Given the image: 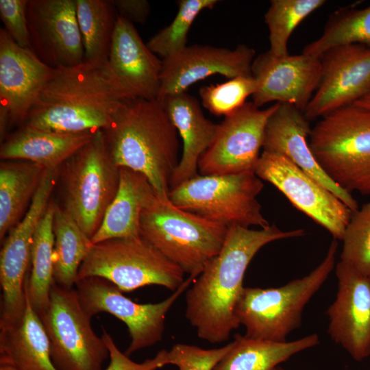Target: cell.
<instances>
[{
	"label": "cell",
	"mask_w": 370,
	"mask_h": 370,
	"mask_svg": "<svg viewBox=\"0 0 370 370\" xmlns=\"http://www.w3.org/2000/svg\"><path fill=\"white\" fill-rule=\"evenodd\" d=\"M304 234L302 229L283 231L275 225L260 230L228 227L220 252L206 264L186 293L185 317L197 336L211 343L227 341L240 325L235 310L254 256L271 242Z\"/></svg>",
	"instance_id": "cell-1"
},
{
	"label": "cell",
	"mask_w": 370,
	"mask_h": 370,
	"mask_svg": "<svg viewBox=\"0 0 370 370\" xmlns=\"http://www.w3.org/2000/svg\"><path fill=\"white\" fill-rule=\"evenodd\" d=\"M133 98L108 61H84L55 69L23 125L66 133L103 130Z\"/></svg>",
	"instance_id": "cell-2"
},
{
	"label": "cell",
	"mask_w": 370,
	"mask_h": 370,
	"mask_svg": "<svg viewBox=\"0 0 370 370\" xmlns=\"http://www.w3.org/2000/svg\"><path fill=\"white\" fill-rule=\"evenodd\" d=\"M103 132L115 165L144 175L158 199L169 201L180 144L162 102L138 97L125 101Z\"/></svg>",
	"instance_id": "cell-3"
},
{
	"label": "cell",
	"mask_w": 370,
	"mask_h": 370,
	"mask_svg": "<svg viewBox=\"0 0 370 370\" xmlns=\"http://www.w3.org/2000/svg\"><path fill=\"white\" fill-rule=\"evenodd\" d=\"M309 146L325 174L352 194L370 195V110L349 105L323 116Z\"/></svg>",
	"instance_id": "cell-4"
},
{
	"label": "cell",
	"mask_w": 370,
	"mask_h": 370,
	"mask_svg": "<svg viewBox=\"0 0 370 370\" xmlns=\"http://www.w3.org/2000/svg\"><path fill=\"white\" fill-rule=\"evenodd\" d=\"M338 247L333 239L326 256L308 275L278 288L244 287L236 315L249 338L287 341L288 335L301 325L305 306L319 291L334 269Z\"/></svg>",
	"instance_id": "cell-5"
},
{
	"label": "cell",
	"mask_w": 370,
	"mask_h": 370,
	"mask_svg": "<svg viewBox=\"0 0 370 370\" xmlns=\"http://www.w3.org/2000/svg\"><path fill=\"white\" fill-rule=\"evenodd\" d=\"M227 228L159 199L140 219V236L189 275L220 252Z\"/></svg>",
	"instance_id": "cell-6"
},
{
	"label": "cell",
	"mask_w": 370,
	"mask_h": 370,
	"mask_svg": "<svg viewBox=\"0 0 370 370\" xmlns=\"http://www.w3.org/2000/svg\"><path fill=\"white\" fill-rule=\"evenodd\" d=\"M62 208L91 239L117 192L120 171L107 149L103 130L60 166Z\"/></svg>",
	"instance_id": "cell-7"
},
{
	"label": "cell",
	"mask_w": 370,
	"mask_h": 370,
	"mask_svg": "<svg viewBox=\"0 0 370 370\" xmlns=\"http://www.w3.org/2000/svg\"><path fill=\"white\" fill-rule=\"evenodd\" d=\"M184 272L140 236L116 238L94 244L82 262L77 280L104 278L122 292L147 285L175 291L184 282Z\"/></svg>",
	"instance_id": "cell-8"
},
{
	"label": "cell",
	"mask_w": 370,
	"mask_h": 370,
	"mask_svg": "<svg viewBox=\"0 0 370 370\" xmlns=\"http://www.w3.org/2000/svg\"><path fill=\"white\" fill-rule=\"evenodd\" d=\"M263 187L254 173L198 175L171 189L169 199L182 210L227 227L264 228L270 225L256 199Z\"/></svg>",
	"instance_id": "cell-9"
},
{
	"label": "cell",
	"mask_w": 370,
	"mask_h": 370,
	"mask_svg": "<svg viewBox=\"0 0 370 370\" xmlns=\"http://www.w3.org/2000/svg\"><path fill=\"white\" fill-rule=\"evenodd\" d=\"M38 316L57 370H102L109 351L93 331L92 317L82 307L75 289L54 282L48 306Z\"/></svg>",
	"instance_id": "cell-10"
},
{
	"label": "cell",
	"mask_w": 370,
	"mask_h": 370,
	"mask_svg": "<svg viewBox=\"0 0 370 370\" xmlns=\"http://www.w3.org/2000/svg\"><path fill=\"white\" fill-rule=\"evenodd\" d=\"M197 277L189 275L171 295L156 304L136 303L113 283L99 277L78 280L75 286L82 307L90 317L107 312L127 325L131 342L125 354L130 356L162 341L166 314Z\"/></svg>",
	"instance_id": "cell-11"
},
{
	"label": "cell",
	"mask_w": 370,
	"mask_h": 370,
	"mask_svg": "<svg viewBox=\"0 0 370 370\" xmlns=\"http://www.w3.org/2000/svg\"><path fill=\"white\" fill-rule=\"evenodd\" d=\"M57 180L56 172L44 173L25 214L9 232L1 249L0 329L16 323L23 315L26 305L25 284L31 261L33 236L51 201Z\"/></svg>",
	"instance_id": "cell-12"
},
{
	"label": "cell",
	"mask_w": 370,
	"mask_h": 370,
	"mask_svg": "<svg viewBox=\"0 0 370 370\" xmlns=\"http://www.w3.org/2000/svg\"><path fill=\"white\" fill-rule=\"evenodd\" d=\"M261 110L246 102L218 124L214 139L199 158L201 175L254 173L262 147L267 121L278 107Z\"/></svg>",
	"instance_id": "cell-13"
},
{
	"label": "cell",
	"mask_w": 370,
	"mask_h": 370,
	"mask_svg": "<svg viewBox=\"0 0 370 370\" xmlns=\"http://www.w3.org/2000/svg\"><path fill=\"white\" fill-rule=\"evenodd\" d=\"M254 173L275 186L297 209L342 241L352 211L330 190L284 156L263 151Z\"/></svg>",
	"instance_id": "cell-14"
},
{
	"label": "cell",
	"mask_w": 370,
	"mask_h": 370,
	"mask_svg": "<svg viewBox=\"0 0 370 370\" xmlns=\"http://www.w3.org/2000/svg\"><path fill=\"white\" fill-rule=\"evenodd\" d=\"M26 16L31 49L56 69L84 60L75 0H27Z\"/></svg>",
	"instance_id": "cell-15"
},
{
	"label": "cell",
	"mask_w": 370,
	"mask_h": 370,
	"mask_svg": "<svg viewBox=\"0 0 370 370\" xmlns=\"http://www.w3.org/2000/svg\"><path fill=\"white\" fill-rule=\"evenodd\" d=\"M319 58L320 83L304 112L308 121L352 105L370 90V47L338 46Z\"/></svg>",
	"instance_id": "cell-16"
},
{
	"label": "cell",
	"mask_w": 370,
	"mask_h": 370,
	"mask_svg": "<svg viewBox=\"0 0 370 370\" xmlns=\"http://www.w3.org/2000/svg\"><path fill=\"white\" fill-rule=\"evenodd\" d=\"M338 291L326 314L328 334L356 361L370 356V275L340 261Z\"/></svg>",
	"instance_id": "cell-17"
},
{
	"label": "cell",
	"mask_w": 370,
	"mask_h": 370,
	"mask_svg": "<svg viewBox=\"0 0 370 370\" xmlns=\"http://www.w3.org/2000/svg\"><path fill=\"white\" fill-rule=\"evenodd\" d=\"M251 75L258 84L252 95L256 106L277 101L304 112L319 85L321 64L319 58L303 53L278 57L267 51L254 58Z\"/></svg>",
	"instance_id": "cell-18"
},
{
	"label": "cell",
	"mask_w": 370,
	"mask_h": 370,
	"mask_svg": "<svg viewBox=\"0 0 370 370\" xmlns=\"http://www.w3.org/2000/svg\"><path fill=\"white\" fill-rule=\"evenodd\" d=\"M255 58V50L245 45L234 49L202 45L186 46L162 60L157 100L186 92L188 87L210 75H221L228 79L252 75Z\"/></svg>",
	"instance_id": "cell-19"
},
{
	"label": "cell",
	"mask_w": 370,
	"mask_h": 370,
	"mask_svg": "<svg viewBox=\"0 0 370 370\" xmlns=\"http://www.w3.org/2000/svg\"><path fill=\"white\" fill-rule=\"evenodd\" d=\"M54 71L0 29V106L8 112L10 125L25 123Z\"/></svg>",
	"instance_id": "cell-20"
},
{
	"label": "cell",
	"mask_w": 370,
	"mask_h": 370,
	"mask_svg": "<svg viewBox=\"0 0 370 370\" xmlns=\"http://www.w3.org/2000/svg\"><path fill=\"white\" fill-rule=\"evenodd\" d=\"M304 113L288 103H279L264 131L263 151L280 154L306 172L341 199L352 212L358 209L352 194L335 184L323 171L310 148L311 128Z\"/></svg>",
	"instance_id": "cell-21"
},
{
	"label": "cell",
	"mask_w": 370,
	"mask_h": 370,
	"mask_svg": "<svg viewBox=\"0 0 370 370\" xmlns=\"http://www.w3.org/2000/svg\"><path fill=\"white\" fill-rule=\"evenodd\" d=\"M108 62L136 97L157 100L162 60L144 43L134 24L119 16Z\"/></svg>",
	"instance_id": "cell-22"
},
{
	"label": "cell",
	"mask_w": 370,
	"mask_h": 370,
	"mask_svg": "<svg viewBox=\"0 0 370 370\" xmlns=\"http://www.w3.org/2000/svg\"><path fill=\"white\" fill-rule=\"evenodd\" d=\"M183 143L182 156L170 184V190L198 175L201 155L213 142L218 124L206 119L198 100L183 92L166 97L162 101Z\"/></svg>",
	"instance_id": "cell-23"
},
{
	"label": "cell",
	"mask_w": 370,
	"mask_h": 370,
	"mask_svg": "<svg viewBox=\"0 0 370 370\" xmlns=\"http://www.w3.org/2000/svg\"><path fill=\"white\" fill-rule=\"evenodd\" d=\"M119 171L117 192L90 239L93 245L111 238L140 236L141 214L158 199L144 175L125 167Z\"/></svg>",
	"instance_id": "cell-24"
},
{
	"label": "cell",
	"mask_w": 370,
	"mask_h": 370,
	"mask_svg": "<svg viewBox=\"0 0 370 370\" xmlns=\"http://www.w3.org/2000/svg\"><path fill=\"white\" fill-rule=\"evenodd\" d=\"M95 133L59 132L22 125L1 144L0 158L3 160L30 161L45 169H57L88 143Z\"/></svg>",
	"instance_id": "cell-25"
},
{
	"label": "cell",
	"mask_w": 370,
	"mask_h": 370,
	"mask_svg": "<svg viewBox=\"0 0 370 370\" xmlns=\"http://www.w3.org/2000/svg\"><path fill=\"white\" fill-rule=\"evenodd\" d=\"M26 305L22 318L0 330V365L18 370H57L51 358L49 341L32 308L25 284Z\"/></svg>",
	"instance_id": "cell-26"
},
{
	"label": "cell",
	"mask_w": 370,
	"mask_h": 370,
	"mask_svg": "<svg viewBox=\"0 0 370 370\" xmlns=\"http://www.w3.org/2000/svg\"><path fill=\"white\" fill-rule=\"evenodd\" d=\"M42 166L23 160H3L0 164V238L25 214L45 171Z\"/></svg>",
	"instance_id": "cell-27"
},
{
	"label": "cell",
	"mask_w": 370,
	"mask_h": 370,
	"mask_svg": "<svg viewBox=\"0 0 370 370\" xmlns=\"http://www.w3.org/2000/svg\"><path fill=\"white\" fill-rule=\"evenodd\" d=\"M319 344L317 334L284 342L252 338L237 334L230 350L212 370H279L280 363Z\"/></svg>",
	"instance_id": "cell-28"
},
{
	"label": "cell",
	"mask_w": 370,
	"mask_h": 370,
	"mask_svg": "<svg viewBox=\"0 0 370 370\" xmlns=\"http://www.w3.org/2000/svg\"><path fill=\"white\" fill-rule=\"evenodd\" d=\"M53 230V280L57 284L71 288L75 284L79 267L93 244L71 216L56 204Z\"/></svg>",
	"instance_id": "cell-29"
},
{
	"label": "cell",
	"mask_w": 370,
	"mask_h": 370,
	"mask_svg": "<svg viewBox=\"0 0 370 370\" xmlns=\"http://www.w3.org/2000/svg\"><path fill=\"white\" fill-rule=\"evenodd\" d=\"M54 206L55 203L51 200L34 232L31 249L32 269L25 280L30 304L38 314L47 308L54 282Z\"/></svg>",
	"instance_id": "cell-30"
},
{
	"label": "cell",
	"mask_w": 370,
	"mask_h": 370,
	"mask_svg": "<svg viewBox=\"0 0 370 370\" xmlns=\"http://www.w3.org/2000/svg\"><path fill=\"white\" fill-rule=\"evenodd\" d=\"M84 60L108 61L118 13L112 0H75Z\"/></svg>",
	"instance_id": "cell-31"
},
{
	"label": "cell",
	"mask_w": 370,
	"mask_h": 370,
	"mask_svg": "<svg viewBox=\"0 0 370 370\" xmlns=\"http://www.w3.org/2000/svg\"><path fill=\"white\" fill-rule=\"evenodd\" d=\"M354 44L370 47V5L334 11L328 16L322 35L307 45L302 53L319 58L332 48Z\"/></svg>",
	"instance_id": "cell-32"
},
{
	"label": "cell",
	"mask_w": 370,
	"mask_h": 370,
	"mask_svg": "<svg viewBox=\"0 0 370 370\" xmlns=\"http://www.w3.org/2000/svg\"><path fill=\"white\" fill-rule=\"evenodd\" d=\"M324 0H271L264 14L269 31V51L274 56L288 55L287 43L297 26L321 7Z\"/></svg>",
	"instance_id": "cell-33"
},
{
	"label": "cell",
	"mask_w": 370,
	"mask_h": 370,
	"mask_svg": "<svg viewBox=\"0 0 370 370\" xmlns=\"http://www.w3.org/2000/svg\"><path fill=\"white\" fill-rule=\"evenodd\" d=\"M218 0H180L177 12L172 22L160 29L147 42L149 49L162 60L186 47L187 35L198 16L206 9H212Z\"/></svg>",
	"instance_id": "cell-34"
},
{
	"label": "cell",
	"mask_w": 370,
	"mask_h": 370,
	"mask_svg": "<svg viewBox=\"0 0 370 370\" xmlns=\"http://www.w3.org/2000/svg\"><path fill=\"white\" fill-rule=\"evenodd\" d=\"M258 84L252 76H238L199 89L202 106L216 116H228L247 101L257 90Z\"/></svg>",
	"instance_id": "cell-35"
},
{
	"label": "cell",
	"mask_w": 370,
	"mask_h": 370,
	"mask_svg": "<svg viewBox=\"0 0 370 370\" xmlns=\"http://www.w3.org/2000/svg\"><path fill=\"white\" fill-rule=\"evenodd\" d=\"M342 241L341 261L370 275V203L352 212Z\"/></svg>",
	"instance_id": "cell-36"
},
{
	"label": "cell",
	"mask_w": 370,
	"mask_h": 370,
	"mask_svg": "<svg viewBox=\"0 0 370 370\" xmlns=\"http://www.w3.org/2000/svg\"><path fill=\"white\" fill-rule=\"evenodd\" d=\"M232 347V342L216 349L177 343L164 352V364L176 365L179 370H212Z\"/></svg>",
	"instance_id": "cell-37"
},
{
	"label": "cell",
	"mask_w": 370,
	"mask_h": 370,
	"mask_svg": "<svg viewBox=\"0 0 370 370\" xmlns=\"http://www.w3.org/2000/svg\"><path fill=\"white\" fill-rule=\"evenodd\" d=\"M27 0H0V17L4 29L20 47L31 49L26 7Z\"/></svg>",
	"instance_id": "cell-38"
},
{
	"label": "cell",
	"mask_w": 370,
	"mask_h": 370,
	"mask_svg": "<svg viewBox=\"0 0 370 370\" xmlns=\"http://www.w3.org/2000/svg\"><path fill=\"white\" fill-rule=\"evenodd\" d=\"M101 338L108 349L110 355V363L105 370H157L165 366V349L159 351L152 358L147 359L143 362H136L119 349L112 337L104 329Z\"/></svg>",
	"instance_id": "cell-39"
},
{
	"label": "cell",
	"mask_w": 370,
	"mask_h": 370,
	"mask_svg": "<svg viewBox=\"0 0 370 370\" xmlns=\"http://www.w3.org/2000/svg\"><path fill=\"white\" fill-rule=\"evenodd\" d=\"M118 15L132 23L146 22L151 10L147 0H112Z\"/></svg>",
	"instance_id": "cell-40"
},
{
	"label": "cell",
	"mask_w": 370,
	"mask_h": 370,
	"mask_svg": "<svg viewBox=\"0 0 370 370\" xmlns=\"http://www.w3.org/2000/svg\"><path fill=\"white\" fill-rule=\"evenodd\" d=\"M353 105L370 110V90L360 99L354 102Z\"/></svg>",
	"instance_id": "cell-41"
},
{
	"label": "cell",
	"mask_w": 370,
	"mask_h": 370,
	"mask_svg": "<svg viewBox=\"0 0 370 370\" xmlns=\"http://www.w3.org/2000/svg\"><path fill=\"white\" fill-rule=\"evenodd\" d=\"M0 370H18V369L9 365H0Z\"/></svg>",
	"instance_id": "cell-42"
},
{
	"label": "cell",
	"mask_w": 370,
	"mask_h": 370,
	"mask_svg": "<svg viewBox=\"0 0 370 370\" xmlns=\"http://www.w3.org/2000/svg\"><path fill=\"white\" fill-rule=\"evenodd\" d=\"M279 370H284V369L280 367V368H279Z\"/></svg>",
	"instance_id": "cell-43"
}]
</instances>
